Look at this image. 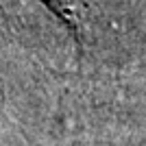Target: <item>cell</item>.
Segmentation results:
<instances>
[{"label": "cell", "mask_w": 146, "mask_h": 146, "mask_svg": "<svg viewBox=\"0 0 146 146\" xmlns=\"http://www.w3.org/2000/svg\"><path fill=\"white\" fill-rule=\"evenodd\" d=\"M46 7L55 18L61 20V24L72 31V35L79 37V18H76V0H37Z\"/></svg>", "instance_id": "6da1fadb"}]
</instances>
